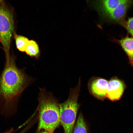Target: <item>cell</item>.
Instances as JSON below:
<instances>
[{
	"instance_id": "cell-9",
	"label": "cell",
	"mask_w": 133,
	"mask_h": 133,
	"mask_svg": "<svg viewBox=\"0 0 133 133\" xmlns=\"http://www.w3.org/2000/svg\"><path fill=\"white\" fill-rule=\"evenodd\" d=\"M120 46L128 56L130 63L133 66V37L127 36L119 40L113 39Z\"/></svg>"
},
{
	"instance_id": "cell-17",
	"label": "cell",
	"mask_w": 133,
	"mask_h": 133,
	"mask_svg": "<svg viewBox=\"0 0 133 133\" xmlns=\"http://www.w3.org/2000/svg\"><path fill=\"white\" fill-rule=\"evenodd\" d=\"M1 1V0H0V1Z\"/></svg>"
},
{
	"instance_id": "cell-3",
	"label": "cell",
	"mask_w": 133,
	"mask_h": 133,
	"mask_svg": "<svg viewBox=\"0 0 133 133\" xmlns=\"http://www.w3.org/2000/svg\"><path fill=\"white\" fill-rule=\"evenodd\" d=\"M81 85L80 79L77 85L71 89L69 96L63 102L59 103L60 124L64 133H72L80 105L78 99Z\"/></svg>"
},
{
	"instance_id": "cell-1",
	"label": "cell",
	"mask_w": 133,
	"mask_h": 133,
	"mask_svg": "<svg viewBox=\"0 0 133 133\" xmlns=\"http://www.w3.org/2000/svg\"><path fill=\"white\" fill-rule=\"evenodd\" d=\"M33 81L24 69L17 67L15 59L11 56L0 76V100L6 104L13 103Z\"/></svg>"
},
{
	"instance_id": "cell-14",
	"label": "cell",
	"mask_w": 133,
	"mask_h": 133,
	"mask_svg": "<svg viewBox=\"0 0 133 133\" xmlns=\"http://www.w3.org/2000/svg\"><path fill=\"white\" fill-rule=\"evenodd\" d=\"M14 131V129L12 128L9 130L4 133H13Z\"/></svg>"
},
{
	"instance_id": "cell-15",
	"label": "cell",
	"mask_w": 133,
	"mask_h": 133,
	"mask_svg": "<svg viewBox=\"0 0 133 133\" xmlns=\"http://www.w3.org/2000/svg\"><path fill=\"white\" fill-rule=\"evenodd\" d=\"M38 133H51L44 130H42Z\"/></svg>"
},
{
	"instance_id": "cell-7",
	"label": "cell",
	"mask_w": 133,
	"mask_h": 133,
	"mask_svg": "<svg viewBox=\"0 0 133 133\" xmlns=\"http://www.w3.org/2000/svg\"><path fill=\"white\" fill-rule=\"evenodd\" d=\"M108 81L101 78H96L89 83V87L91 93L95 97L101 100L106 97Z\"/></svg>"
},
{
	"instance_id": "cell-4",
	"label": "cell",
	"mask_w": 133,
	"mask_h": 133,
	"mask_svg": "<svg viewBox=\"0 0 133 133\" xmlns=\"http://www.w3.org/2000/svg\"><path fill=\"white\" fill-rule=\"evenodd\" d=\"M13 14L3 1H0V42L4 51L6 61L10 57V47L11 38L14 32Z\"/></svg>"
},
{
	"instance_id": "cell-11",
	"label": "cell",
	"mask_w": 133,
	"mask_h": 133,
	"mask_svg": "<svg viewBox=\"0 0 133 133\" xmlns=\"http://www.w3.org/2000/svg\"><path fill=\"white\" fill-rule=\"evenodd\" d=\"M25 52L29 56L37 59L39 58L40 55L38 44L35 41L32 39L29 40Z\"/></svg>"
},
{
	"instance_id": "cell-2",
	"label": "cell",
	"mask_w": 133,
	"mask_h": 133,
	"mask_svg": "<svg viewBox=\"0 0 133 133\" xmlns=\"http://www.w3.org/2000/svg\"><path fill=\"white\" fill-rule=\"evenodd\" d=\"M38 100L39 122L37 133L42 130L54 133L60 124L59 104L57 99L44 88H40Z\"/></svg>"
},
{
	"instance_id": "cell-13",
	"label": "cell",
	"mask_w": 133,
	"mask_h": 133,
	"mask_svg": "<svg viewBox=\"0 0 133 133\" xmlns=\"http://www.w3.org/2000/svg\"><path fill=\"white\" fill-rule=\"evenodd\" d=\"M133 37V17L129 18L122 25Z\"/></svg>"
},
{
	"instance_id": "cell-5",
	"label": "cell",
	"mask_w": 133,
	"mask_h": 133,
	"mask_svg": "<svg viewBox=\"0 0 133 133\" xmlns=\"http://www.w3.org/2000/svg\"><path fill=\"white\" fill-rule=\"evenodd\" d=\"M133 3V0H122L113 10L105 17L109 21L116 22L121 25L126 21L125 18L127 11Z\"/></svg>"
},
{
	"instance_id": "cell-10",
	"label": "cell",
	"mask_w": 133,
	"mask_h": 133,
	"mask_svg": "<svg viewBox=\"0 0 133 133\" xmlns=\"http://www.w3.org/2000/svg\"><path fill=\"white\" fill-rule=\"evenodd\" d=\"M72 133H89L88 127L82 112L78 115Z\"/></svg>"
},
{
	"instance_id": "cell-12",
	"label": "cell",
	"mask_w": 133,
	"mask_h": 133,
	"mask_svg": "<svg viewBox=\"0 0 133 133\" xmlns=\"http://www.w3.org/2000/svg\"><path fill=\"white\" fill-rule=\"evenodd\" d=\"M15 38L17 49L20 51L25 52L29 40L27 37L20 35L15 34Z\"/></svg>"
},
{
	"instance_id": "cell-16",
	"label": "cell",
	"mask_w": 133,
	"mask_h": 133,
	"mask_svg": "<svg viewBox=\"0 0 133 133\" xmlns=\"http://www.w3.org/2000/svg\"><path fill=\"white\" fill-rule=\"evenodd\" d=\"M26 131V130L25 129H24L19 133H25Z\"/></svg>"
},
{
	"instance_id": "cell-8",
	"label": "cell",
	"mask_w": 133,
	"mask_h": 133,
	"mask_svg": "<svg viewBox=\"0 0 133 133\" xmlns=\"http://www.w3.org/2000/svg\"><path fill=\"white\" fill-rule=\"evenodd\" d=\"M122 0H104L96 2L97 9L105 16L115 9Z\"/></svg>"
},
{
	"instance_id": "cell-6",
	"label": "cell",
	"mask_w": 133,
	"mask_h": 133,
	"mask_svg": "<svg viewBox=\"0 0 133 133\" xmlns=\"http://www.w3.org/2000/svg\"><path fill=\"white\" fill-rule=\"evenodd\" d=\"M125 88L123 82L119 79L113 78L108 82L106 97L112 101L119 100Z\"/></svg>"
}]
</instances>
